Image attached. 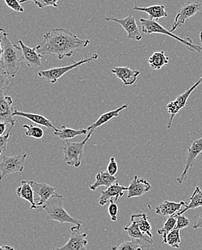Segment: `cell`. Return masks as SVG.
<instances>
[{"instance_id":"5b68a950","label":"cell","mask_w":202,"mask_h":250,"mask_svg":"<svg viewBox=\"0 0 202 250\" xmlns=\"http://www.w3.org/2000/svg\"><path fill=\"white\" fill-rule=\"evenodd\" d=\"M93 131H89L86 135L85 139L81 142H72L65 141L63 150V161L69 166L79 167L81 165V160L84 156V147L92 135Z\"/></svg>"},{"instance_id":"74e56055","label":"cell","mask_w":202,"mask_h":250,"mask_svg":"<svg viewBox=\"0 0 202 250\" xmlns=\"http://www.w3.org/2000/svg\"><path fill=\"white\" fill-rule=\"evenodd\" d=\"M108 213H109L110 219L111 221H117L119 215V207L115 202L110 203V205L108 206Z\"/></svg>"},{"instance_id":"7bdbcfd3","label":"cell","mask_w":202,"mask_h":250,"mask_svg":"<svg viewBox=\"0 0 202 250\" xmlns=\"http://www.w3.org/2000/svg\"><path fill=\"white\" fill-rule=\"evenodd\" d=\"M3 30H4V29H3V28H0V61H1V56H2V51H3L2 45H1V33H2Z\"/></svg>"},{"instance_id":"d6986e66","label":"cell","mask_w":202,"mask_h":250,"mask_svg":"<svg viewBox=\"0 0 202 250\" xmlns=\"http://www.w3.org/2000/svg\"><path fill=\"white\" fill-rule=\"evenodd\" d=\"M34 190L32 188L30 180H22L20 186L16 189V194L19 198L25 200L31 204V210L38 208L37 204L35 202Z\"/></svg>"},{"instance_id":"ffe728a7","label":"cell","mask_w":202,"mask_h":250,"mask_svg":"<svg viewBox=\"0 0 202 250\" xmlns=\"http://www.w3.org/2000/svg\"><path fill=\"white\" fill-rule=\"evenodd\" d=\"M13 116H14L15 117L27 118V119L30 120V121L34 123V124L41 125V126L46 127V128H49V129L54 130V131H55V130L57 129L49 119H48V118L45 117V116H42V115L19 111V110H17L16 107H15Z\"/></svg>"},{"instance_id":"4316f807","label":"cell","mask_w":202,"mask_h":250,"mask_svg":"<svg viewBox=\"0 0 202 250\" xmlns=\"http://www.w3.org/2000/svg\"><path fill=\"white\" fill-rule=\"evenodd\" d=\"M131 221H135L138 223L140 229L142 232L149 237L153 239V233H152V227L148 221V217L146 213H141L132 214L130 217Z\"/></svg>"},{"instance_id":"8fae6325","label":"cell","mask_w":202,"mask_h":250,"mask_svg":"<svg viewBox=\"0 0 202 250\" xmlns=\"http://www.w3.org/2000/svg\"><path fill=\"white\" fill-rule=\"evenodd\" d=\"M105 21L116 22L120 24L128 33V39L135 42H140L143 39V35L138 28L136 20L132 15H128L123 19L116 18H105Z\"/></svg>"},{"instance_id":"d6a6232c","label":"cell","mask_w":202,"mask_h":250,"mask_svg":"<svg viewBox=\"0 0 202 250\" xmlns=\"http://www.w3.org/2000/svg\"><path fill=\"white\" fill-rule=\"evenodd\" d=\"M176 225V217L173 216H169L168 219L165 220L162 228L158 230V234L159 235L163 236V239L166 237L167 234L171 232L172 230L174 229Z\"/></svg>"},{"instance_id":"6da1fadb","label":"cell","mask_w":202,"mask_h":250,"mask_svg":"<svg viewBox=\"0 0 202 250\" xmlns=\"http://www.w3.org/2000/svg\"><path fill=\"white\" fill-rule=\"evenodd\" d=\"M90 43L88 39H80L70 30L58 28L45 33L43 41L36 48L42 56H51L62 60L72 57L76 50L86 48Z\"/></svg>"},{"instance_id":"2e32d148","label":"cell","mask_w":202,"mask_h":250,"mask_svg":"<svg viewBox=\"0 0 202 250\" xmlns=\"http://www.w3.org/2000/svg\"><path fill=\"white\" fill-rule=\"evenodd\" d=\"M151 188V185L148 181L135 175L128 187V198L131 199L143 196L146 192L150 191Z\"/></svg>"},{"instance_id":"f35d334b","label":"cell","mask_w":202,"mask_h":250,"mask_svg":"<svg viewBox=\"0 0 202 250\" xmlns=\"http://www.w3.org/2000/svg\"><path fill=\"white\" fill-rule=\"evenodd\" d=\"M4 3L6 5L11 9V10H14L17 13H24L23 7L21 5L19 1L18 0H4Z\"/></svg>"},{"instance_id":"3957f363","label":"cell","mask_w":202,"mask_h":250,"mask_svg":"<svg viewBox=\"0 0 202 250\" xmlns=\"http://www.w3.org/2000/svg\"><path fill=\"white\" fill-rule=\"evenodd\" d=\"M63 196L61 195H54L42 206L48 215V220L58 221L61 224H73L81 226L82 222L72 217L63 207Z\"/></svg>"},{"instance_id":"f6af8a7d","label":"cell","mask_w":202,"mask_h":250,"mask_svg":"<svg viewBox=\"0 0 202 250\" xmlns=\"http://www.w3.org/2000/svg\"><path fill=\"white\" fill-rule=\"evenodd\" d=\"M200 41H201V42L202 43V32H201V33H200Z\"/></svg>"},{"instance_id":"44dd1931","label":"cell","mask_w":202,"mask_h":250,"mask_svg":"<svg viewBox=\"0 0 202 250\" xmlns=\"http://www.w3.org/2000/svg\"><path fill=\"white\" fill-rule=\"evenodd\" d=\"M128 104H123V106H120L118 108L115 109V110H110V111L106 112V113H103L102 116H99V118L93 123L92 125H90L88 128H87V131H94L96 128H99V127L102 126V125H105V124H108L110 121L114 119L115 118H118L120 116V112L128 109Z\"/></svg>"},{"instance_id":"f1b7e54d","label":"cell","mask_w":202,"mask_h":250,"mask_svg":"<svg viewBox=\"0 0 202 250\" xmlns=\"http://www.w3.org/2000/svg\"><path fill=\"white\" fill-rule=\"evenodd\" d=\"M151 246L148 242L138 239H132V241L123 242L119 246L113 247L114 250H138L148 249Z\"/></svg>"},{"instance_id":"7402d4cb","label":"cell","mask_w":202,"mask_h":250,"mask_svg":"<svg viewBox=\"0 0 202 250\" xmlns=\"http://www.w3.org/2000/svg\"><path fill=\"white\" fill-rule=\"evenodd\" d=\"M187 202L181 201L179 203L165 201L156 208V213L161 216H171L176 214L182 207H186Z\"/></svg>"},{"instance_id":"ee69618b","label":"cell","mask_w":202,"mask_h":250,"mask_svg":"<svg viewBox=\"0 0 202 250\" xmlns=\"http://www.w3.org/2000/svg\"><path fill=\"white\" fill-rule=\"evenodd\" d=\"M15 248L13 247L10 246V245H4V246H0V250H14Z\"/></svg>"},{"instance_id":"484cf974","label":"cell","mask_w":202,"mask_h":250,"mask_svg":"<svg viewBox=\"0 0 202 250\" xmlns=\"http://www.w3.org/2000/svg\"><path fill=\"white\" fill-rule=\"evenodd\" d=\"M148 63L153 70H161L169 63V57L165 54V51H156L150 56Z\"/></svg>"},{"instance_id":"bcb514c9","label":"cell","mask_w":202,"mask_h":250,"mask_svg":"<svg viewBox=\"0 0 202 250\" xmlns=\"http://www.w3.org/2000/svg\"><path fill=\"white\" fill-rule=\"evenodd\" d=\"M18 1H21L22 0H18Z\"/></svg>"},{"instance_id":"277c9868","label":"cell","mask_w":202,"mask_h":250,"mask_svg":"<svg viewBox=\"0 0 202 250\" xmlns=\"http://www.w3.org/2000/svg\"><path fill=\"white\" fill-rule=\"evenodd\" d=\"M140 23H141L142 32L146 34H162L169 36L172 39H176L179 43L186 45L187 48L192 52L201 53L202 47L199 45L194 44L193 41L190 38H181L176 36L174 33H172L171 30L165 29L161 24L158 23L156 21L147 18H140Z\"/></svg>"},{"instance_id":"e575fe53","label":"cell","mask_w":202,"mask_h":250,"mask_svg":"<svg viewBox=\"0 0 202 250\" xmlns=\"http://www.w3.org/2000/svg\"><path fill=\"white\" fill-rule=\"evenodd\" d=\"M60 0H22L19 3L32 2L40 9H43L46 7L58 9V2Z\"/></svg>"},{"instance_id":"ac0fdd59","label":"cell","mask_w":202,"mask_h":250,"mask_svg":"<svg viewBox=\"0 0 202 250\" xmlns=\"http://www.w3.org/2000/svg\"><path fill=\"white\" fill-rule=\"evenodd\" d=\"M111 72L120 79L125 86H130L135 84L140 74V71L133 70L127 66H117L111 69Z\"/></svg>"},{"instance_id":"1f68e13d","label":"cell","mask_w":202,"mask_h":250,"mask_svg":"<svg viewBox=\"0 0 202 250\" xmlns=\"http://www.w3.org/2000/svg\"><path fill=\"white\" fill-rule=\"evenodd\" d=\"M12 77L0 63V93L7 94L11 85Z\"/></svg>"},{"instance_id":"e0dca14e","label":"cell","mask_w":202,"mask_h":250,"mask_svg":"<svg viewBox=\"0 0 202 250\" xmlns=\"http://www.w3.org/2000/svg\"><path fill=\"white\" fill-rule=\"evenodd\" d=\"M18 43L22 48L23 62L27 66L31 68H37L42 66L41 59L43 57L37 52L36 48L28 46L21 40H19Z\"/></svg>"},{"instance_id":"7a4b0ae2","label":"cell","mask_w":202,"mask_h":250,"mask_svg":"<svg viewBox=\"0 0 202 250\" xmlns=\"http://www.w3.org/2000/svg\"><path fill=\"white\" fill-rule=\"evenodd\" d=\"M8 36V33L3 30L1 36L3 51L0 63L12 78H15L20 69V63L23 62V57L21 47L13 43Z\"/></svg>"},{"instance_id":"9c48e42d","label":"cell","mask_w":202,"mask_h":250,"mask_svg":"<svg viewBox=\"0 0 202 250\" xmlns=\"http://www.w3.org/2000/svg\"><path fill=\"white\" fill-rule=\"evenodd\" d=\"M202 84V76L201 78L194 84L191 86L189 89H187L186 92L182 93V95H179L177 97L175 101H171L167 104V109H168V113L171 114V118H170L169 122L168 124V126L167 128L169 129L171 128L172 123H173V119H174L175 116L180 112L181 110L184 108L188 104L187 101H188V98L190 95L192 94V92L195 90L200 84Z\"/></svg>"},{"instance_id":"52a82bcc","label":"cell","mask_w":202,"mask_h":250,"mask_svg":"<svg viewBox=\"0 0 202 250\" xmlns=\"http://www.w3.org/2000/svg\"><path fill=\"white\" fill-rule=\"evenodd\" d=\"M27 157L28 154L26 153L16 154L10 157L2 154L0 157V181L7 175L22 172L25 169Z\"/></svg>"},{"instance_id":"ba28073f","label":"cell","mask_w":202,"mask_h":250,"mask_svg":"<svg viewBox=\"0 0 202 250\" xmlns=\"http://www.w3.org/2000/svg\"><path fill=\"white\" fill-rule=\"evenodd\" d=\"M202 9V4L200 1H188L181 7L179 13L175 18L174 22L170 30L173 33L176 29L183 26L187 20L198 14Z\"/></svg>"},{"instance_id":"b9f144b4","label":"cell","mask_w":202,"mask_h":250,"mask_svg":"<svg viewBox=\"0 0 202 250\" xmlns=\"http://www.w3.org/2000/svg\"><path fill=\"white\" fill-rule=\"evenodd\" d=\"M7 129V124L0 122V136H3Z\"/></svg>"},{"instance_id":"4dcf8cb0","label":"cell","mask_w":202,"mask_h":250,"mask_svg":"<svg viewBox=\"0 0 202 250\" xmlns=\"http://www.w3.org/2000/svg\"><path fill=\"white\" fill-rule=\"evenodd\" d=\"M181 242L182 240H181L180 230L174 229L167 234L166 237L163 239L161 243L163 245H169L175 249H179L180 248Z\"/></svg>"},{"instance_id":"8992f818","label":"cell","mask_w":202,"mask_h":250,"mask_svg":"<svg viewBox=\"0 0 202 250\" xmlns=\"http://www.w3.org/2000/svg\"><path fill=\"white\" fill-rule=\"evenodd\" d=\"M99 58V55L97 54H93L90 57H84L78 61L77 62H74L71 65L68 66H61V67H54L51 69H46V70H42L37 73L39 77L44 80L47 83L51 84H55L63 76L67 74L68 72L82 66L84 63H90V62H95Z\"/></svg>"},{"instance_id":"ab89813d","label":"cell","mask_w":202,"mask_h":250,"mask_svg":"<svg viewBox=\"0 0 202 250\" xmlns=\"http://www.w3.org/2000/svg\"><path fill=\"white\" fill-rule=\"evenodd\" d=\"M107 171L112 176H115L116 174L118 172V165H117V162H116L115 158L114 157H111L110 158Z\"/></svg>"},{"instance_id":"f546056e","label":"cell","mask_w":202,"mask_h":250,"mask_svg":"<svg viewBox=\"0 0 202 250\" xmlns=\"http://www.w3.org/2000/svg\"><path fill=\"white\" fill-rule=\"evenodd\" d=\"M200 207H202V191L200 187H197L191 196L190 197V202L187 203L186 207H184V209H181L179 212L176 213V215L184 214L185 212L190 209L194 210V209Z\"/></svg>"},{"instance_id":"836d02e7","label":"cell","mask_w":202,"mask_h":250,"mask_svg":"<svg viewBox=\"0 0 202 250\" xmlns=\"http://www.w3.org/2000/svg\"><path fill=\"white\" fill-rule=\"evenodd\" d=\"M24 129H26L25 134L28 137L33 138L35 139H41L44 136L43 130L40 127L36 126L33 125H22Z\"/></svg>"},{"instance_id":"7c38bea8","label":"cell","mask_w":202,"mask_h":250,"mask_svg":"<svg viewBox=\"0 0 202 250\" xmlns=\"http://www.w3.org/2000/svg\"><path fill=\"white\" fill-rule=\"evenodd\" d=\"M202 153V136L197 140L194 141L192 145L188 148V157H187L186 165L182 175L176 180L179 184H182L188 177L189 169L194 166L197 157Z\"/></svg>"},{"instance_id":"4fadbf2b","label":"cell","mask_w":202,"mask_h":250,"mask_svg":"<svg viewBox=\"0 0 202 250\" xmlns=\"http://www.w3.org/2000/svg\"><path fill=\"white\" fill-rule=\"evenodd\" d=\"M13 100L7 94L0 93V122L5 123L10 125H16L13 113L15 107L13 106Z\"/></svg>"},{"instance_id":"5bb4252c","label":"cell","mask_w":202,"mask_h":250,"mask_svg":"<svg viewBox=\"0 0 202 250\" xmlns=\"http://www.w3.org/2000/svg\"><path fill=\"white\" fill-rule=\"evenodd\" d=\"M128 190V187L120 186L118 181L107 188L106 190H102L99 200V204L104 206L108 203L117 202L124 195L125 192Z\"/></svg>"},{"instance_id":"9a60e30c","label":"cell","mask_w":202,"mask_h":250,"mask_svg":"<svg viewBox=\"0 0 202 250\" xmlns=\"http://www.w3.org/2000/svg\"><path fill=\"white\" fill-rule=\"evenodd\" d=\"M32 188L34 190L35 193L38 196L39 201L37 203L38 207H42L44 205L50 198H52L54 195H59L56 191V188L51 185L47 183H37L34 180H30Z\"/></svg>"},{"instance_id":"d4e9b609","label":"cell","mask_w":202,"mask_h":250,"mask_svg":"<svg viewBox=\"0 0 202 250\" xmlns=\"http://www.w3.org/2000/svg\"><path fill=\"white\" fill-rule=\"evenodd\" d=\"M87 129L84 128H80V129H73V128H68L66 125H63L61 129L57 128L55 131H54V134L57 137L59 138L61 140H69V139H73L77 136H82V135H87L88 133Z\"/></svg>"},{"instance_id":"30bf717a","label":"cell","mask_w":202,"mask_h":250,"mask_svg":"<svg viewBox=\"0 0 202 250\" xmlns=\"http://www.w3.org/2000/svg\"><path fill=\"white\" fill-rule=\"evenodd\" d=\"M81 226L75 225L71 228V236L66 245L57 250H81L87 249L88 245L87 233H81Z\"/></svg>"},{"instance_id":"8d00e7d4","label":"cell","mask_w":202,"mask_h":250,"mask_svg":"<svg viewBox=\"0 0 202 250\" xmlns=\"http://www.w3.org/2000/svg\"><path fill=\"white\" fill-rule=\"evenodd\" d=\"M176 217V225L175 227L176 229L182 230L183 229L189 227L191 222L189 219L185 216L184 215H174Z\"/></svg>"},{"instance_id":"cb8c5ba5","label":"cell","mask_w":202,"mask_h":250,"mask_svg":"<svg viewBox=\"0 0 202 250\" xmlns=\"http://www.w3.org/2000/svg\"><path fill=\"white\" fill-rule=\"evenodd\" d=\"M117 181L115 176L110 175L108 171H99L96 175V180L92 185L90 186V189L92 191H95L96 189L102 186L110 187L111 185L114 184Z\"/></svg>"},{"instance_id":"83f0119b","label":"cell","mask_w":202,"mask_h":250,"mask_svg":"<svg viewBox=\"0 0 202 250\" xmlns=\"http://www.w3.org/2000/svg\"><path fill=\"white\" fill-rule=\"evenodd\" d=\"M124 231L125 233H126L129 237L132 238V239H140V240L148 242V243H150L151 245L154 244L153 239H151V238L149 237L148 236L143 234L141 230L140 229L138 223L135 222V221H132L130 225L125 227Z\"/></svg>"},{"instance_id":"603a6c76","label":"cell","mask_w":202,"mask_h":250,"mask_svg":"<svg viewBox=\"0 0 202 250\" xmlns=\"http://www.w3.org/2000/svg\"><path fill=\"white\" fill-rule=\"evenodd\" d=\"M133 10L136 11L143 12L148 14L150 19L154 21H158L161 18H165L168 17V13L165 10V7L163 4L158 5L150 6V7H138L136 4L134 5Z\"/></svg>"},{"instance_id":"60d3db41","label":"cell","mask_w":202,"mask_h":250,"mask_svg":"<svg viewBox=\"0 0 202 250\" xmlns=\"http://www.w3.org/2000/svg\"><path fill=\"white\" fill-rule=\"evenodd\" d=\"M194 229H202V212L201 214L199 216L198 219L196 221L195 224L193 226Z\"/></svg>"},{"instance_id":"d590c367","label":"cell","mask_w":202,"mask_h":250,"mask_svg":"<svg viewBox=\"0 0 202 250\" xmlns=\"http://www.w3.org/2000/svg\"><path fill=\"white\" fill-rule=\"evenodd\" d=\"M14 126L15 125H10V128H9L7 133L5 135L0 136V157L2 155V153L7 150L10 135H11L12 131H13Z\"/></svg>"}]
</instances>
